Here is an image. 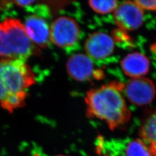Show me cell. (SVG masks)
I'll use <instances>...</instances> for the list:
<instances>
[{"instance_id": "obj_1", "label": "cell", "mask_w": 156, "mask_h": 156, "mask_svg": "<svg viewBox=\"0 0 156 156\" xmlns=\"http://www.w3.org/2000/svg\"><path fill=\"white\" fill-rule=\"evenodd\" d=\"M124 87L122 83L112 82L89 90L84 98L87 116L105 122L111 129L127 123L131 112L122 93Z\"/></svg>"}, {"instance_id": "obj_2", "label": "cell", "mask_w": 156, "mask_h": 156, "mask_svg": "<svg viewBox=\"0 0 156 156\" xmlns=\"http://www.w3.org/2000/svg\"><path fill=\"white\" fill-rule=\"evenodd\" d=\"M35 82L31 68L25 61L4 59L0 61V104L12 112L23 106L26 89Z\"/></svg>"}, {"instance_id": "obj_11", "label": "cell", "mask_w": 156, "mask_h": 156, "mask_svg": "<svg viewBox=\"0 0 156 156\" xmlns=\"http://www.w3.org/2000/svg\"><path fill=\"white\" fill-rule=\"evenodd\" d=\"M140 136L152 156H156V111L146 119L140 128Z\"/></svg>"}, {"instance_id": "obj_12", "label": "cell", "mask_w": 156, "mask_h": 156, "mask_svg": "<svg viewBox=\"0 0 156 156\" xmlns=\"http://www.w3.org/2000/svg\"><path fill=\"white\" fill-rule=\"evenodd\" d=\"M125 154L126 156H152L147 146L140 139L133 140L128 143Z\"/></svg>"}, {"instance_id": "obj_5", "label": "cell", "mask_w": 156, "mask_h": 156, "mask_svg": "<svg viewBox=\"0 0 156 156\" xmlns=\"http://www.w3.org/2000/svg\"><path fill=\"white\" fill-rule=\"evenodd\" d=\"M113 17L119 28L133 31L142 25L144 13L143 9L135 1H127L117 5L113 11Z\"/></svg>"}, {"instance_id": "obj_7", "label": "cell", "mask_w": 156, "mask_h": 156, "mask_svg": "<svg viewBox=\"0 0 156 156\" xmlns=\"http://www.w3.org/2000/svg\"><path fill=\"white\" fill-rule=\"evenodd\" d=\"M114 49V41L111 37L102 32L92 34L84 44L87 56L94 60L104 59L111 55Z\"/></svg>"}, {"instance_id": "obj_8", "label": "cell", "mask_w": 156, "mask_h": 156, "mask_svg": "<svg viewBox=\"0 0 156 156\" xmlns=\"http://www.w3.org/2000/svg\"><path fill=\"white\" fill-rule=\"evenodd\" d=\"M24 27L34 44L42 48L48 47L50 42V28L42 16L32 15L26 19Z\"/></svg>"}, {"instance_id": "obj_9", "label": "cell", "mask_w": 156, "mask_h": 156, "mask_svg": "<svg viewBox=\"0 0 156 156\" xmlns=\"http://www.w3.org/2000/svg\"><path fill=\"white\" fill-rule=\"evenodd\" d=\"M66 68L69 76L79 82L87 80L94 75L91 59L81 53L71 56L67 62Z\"/></svg>"}, {"instance_id": "obj_15", "label": "cell", "mask_w": 156, "mask_h": 156, "mask_svg": "<svg viewBox=\"0 0 156 156\" xmlns=\"http://www.w3.org/2000/svg\"><path fill=\"white\" fill-rule=\"evenodd\" d=\"M62 156V155H60V156Z\"/></svg>"}, {"instance_id": "obj_13", "label": "cell", "mask_w": 156, "mask_h": 156, "mask_svg": "<svg viewBox=\"0 0 156 156\" xmlns=\"http://www.w3.org/2000/svg\"><path fill=\"white\" fill-rule=\"evenodd\" d=\"M91 9L99 14H107L114 11L117 5V1H89Z\"/></svg>"}, {"instance_id": "obj_10", "label": "cell", "mask_w": 156, "mask_h": 156, "mask_svg": "<svg viewBox=\"0 0 156 156\" xmlns=\"http://www.w3.org/2000/svg\"><path fill=\"white\" fill-rule=\"evenodd\" d=\"M123 72L129 77L142 78L149 72L150 61L146 56L138 52L126 56L120 62Z\"/></svg>"}, {"instance_id": "obj_3", "label": "cell", "mask_w": 156, "mask_h": 156, "mask_svg": "<svg viewBox=\"0 0 156 156\" xmlns=\"http://www.w3.org/2000/svg\"><path fill=\"white\" fill-rule=\"evenodd\" d=\"M38 52L20 20L7 18L0 22V57L25 61Z\"/></svg>"}, {"instance_id": "obj_4", "label": "cell", "mask_w": 156, "mask_h": 156, "mask_svg": "<svg viewBox=\"0 0 156 156\" xmlns=\"http://www.w3.org/2000/svg\"><path fill=\"white\" fill-rule=\"evenodd\" d=\"M79 34L78 23L69 17H59L50 26V41L62 48H69L75 45Z\"/></svg>"}, {"instance_id": "obj_6", "label": "cell", "mask_w": 156, "mask_h": 156, "mask_svg": "<svg viewBox=\"0 0 156 156\" xmlns=\"http://www.w3.org/2000/svg\"><path fill=\"white\" fill-rule=\"evenodd\" d=\"M124 92L128 100L138 106L149 104L156 96L154 84L148 78H134L124 86Z\"/></svg>"}, {"instance_id": "obj_14", "label": "cell", "mask_w": 156, "mask_h": 156, "mask_svg": "<svg viewBox=\"0 0 156 156\" xmlns=\"http://www.w3.org/2000/svg\"><path fill=\"white\" fill-rule=\"evenodd\" d=\"M136 4L144 10H148L152 11H156V0L152 1H135Z\"/></svg>"}]
</instances>
